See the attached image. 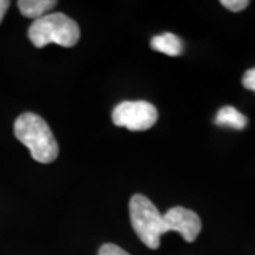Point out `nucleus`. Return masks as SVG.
Listing matches in <instances>:
<instances>
[{
	"label": "nucleus",
	"instance_id": "obj_7",
	"mask_svg": "<svg viewBox=\"0 0 255 255\" xmlns=\"http://www.w3.org/2000/svg\"><path fill=\"white\" fill-rule=\"evenodd\" d=\"M55 4H57L55 0H20L17 1L20 13L24 17L34 18V20L48 14L50 10L54 9Z\"/></svg>",
	"mask_w": 255,
	"mask_h": 255
},
{
	"label": "nucleus",
	"instance_id": "obj_10",
	"mask_svg": "<svg viewBox=\"0 0 255 255\" xmlns=\"http://www.w3.org/2000/svg\"><path fill=\"white\" fill-rule=\"evenodd\" d=\"M98 255H129L125 251L122 250L121 247L115 246V244H104V246L100 248V253Z\"/></svg>",
	"mask_w": 255,
	"mask_h": 255
},
{
	"label": "nucleus",
	"instance_id": "obj_5",
	"mask_svg": "<svg viewBox=\"0 0 255 255\" xmlns=\"http://www.w3.org/2000/svg\"><path fill=\"white\" fill-rule=\"evenodd\" d=\"M163 231L179 233L184 241L193 243L201 231L200 217L189 209L173 207L163 214Z\"/></svg>",
	"mask_w": 255,
	"mask_h": 255
},
{
	"label": "nucleus",
	"instance_id": "obj_3",
	"mask_svg": "<svg viewBox=\"0 0 255 255\" xmlns=\"http://www.w3.org/2000/svg\"><path fill=\"white\" fill-rule=\"evenodd\" d=\"M130 223L139 240L150 250L160 246L163 231V214L143 194H135L129 201Z\"/></svg>",
	"mask_w": 255,
	"mask_h": 255
},
{
	"label": "nucleus",
	"instance_id": "obj_2",
	"mask_svg": "<svg viewBox=\"0 0 255 255\" xmlns=\"http://www.w3.org/2000/svg\"><path fill=\"white\" fill-rule=\"evenodd\" d=\"M28 38L37 48L51 43L61 47H74L80 40V27L67 14L53 13L33 21L28 28Z\"/></svg>",
	"mask_w": 255,
	"mask_h": 255
},
{
	"label": "nucleus",
	"instance_id": "obj_12",
	"mask_svg": "<svg viewBox=\"0 0 255 255\" xmlns=\"http://www.w3.org/2000/svg\"><path fill=\"white\" fill-rule=\"evenodd\" d=\"M9 6L10 1H7V0H0V23L3 21V17H4L7 9H9Z\"/></svg>",
	"mask_w": 255,
	"mask_h": 255
},
{
	"label": "nucleus",
	"instance_id": "obj_1",
	"mask_svg": "<svg viewBox=\"0 0 255 255\" xmlns=\"http://www.w3.org/2000/svg\"><path fill=\"white\" fill-rule=\"evenodd\" d=\"M14 136L27 146L31 157L38 163H51L58 156V143L51 129L33 112H24L16 119Z\"/></svg>",
	"mask_w": 255,
	"mask_h": 255
},
{
	"label": "nucleus",
	"instance_id": "obj_8",
	"mask_svg": "<svg viewBox=\"0 0 255 255\" xmlns=\"http://www.w3.org/2000/svg\"><path fill=\"white\" fill-rule=\"evenodd\" d=\"M216 125L223 128H231V129H237L243 130L247 127L246 115H243L240 111H237L234 107H223L217 112L216 117Z\"/></svg>",
	"mask_w": 255,
	"mask_h": 255
},
{
	"label": "nucleus",
	"instance_id": "obj_4",
	"mask_svg": "<svg viewBox=\"0 0 255 255\" xmlns=\"http://www.w3.org/2000/svg\"><path fill=\"white\" fill-rule=\"evenodd\" d=\"M112 121L117 127L129 130L150 129L157 121V111L147 101H124L112 112Z\"/></svg>",
	"mask_w": 255,
	"mask_h": 255
},
{
	"label": "nucleus",
	"instance_id": "obj_6",
	"mask_svg": "<svg viewBox=\"0 0 255 255\" xmlns=\"http://www.w3.org/2000/svg\"><path fill=\"white\" fill-rule=\"evenodd\" d=\"M150 47L170 57H176L183 53V41L180 37H177L173 33H163L160 36H155L150 40Z\"/></svg>",
	"mask_w": 255,
	"mask_h": 255
},
{
	"label": "nucleus",
	"instance_id": "obj_11",
	"mask_svg": "<svg viewBox=\"0 0 255 255\" xmlns=\"http://www.w3.org/2000/svg\"><path fill=\"white\" fill-rule=\"evenodd\" d=\"M243 85H244V88H247V90L255 92V68H251V70H248L244 74V77H243Z\"/></svg>",
	"mask_w": 255,
	"mask_h": 255
},
{
	"label": "nucleus",
	"instance_id": "obj_9",
	"mask_svg": "<svg viewBox=\"0 0 255 255\" xmlns=\"http://www.w3.org/2000/svg\"><path fill=\"white\" fill-rule=\"evenodd\" d=\"M221 4L231 11H241L250 4L248 0H221Z\"/></svg>",
	"mask_w": 255,
	"mask_h": 255
}]
</instances>
